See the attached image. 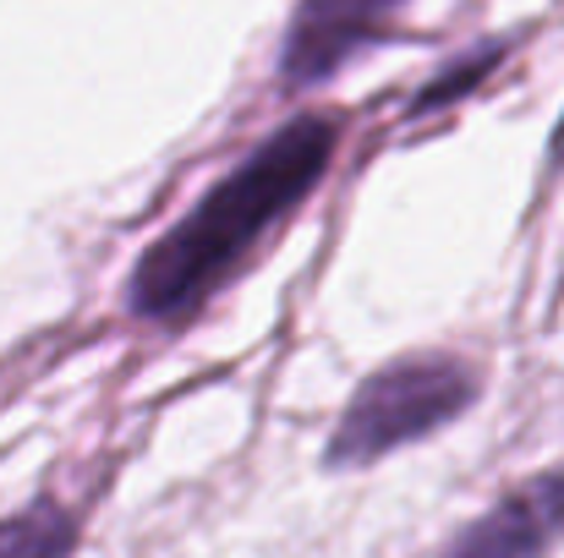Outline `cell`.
Segmentation results:
<instances>
[{
  "label": "cell",
  "instance_id": "obj_7",
  "mask_svg": "<svg viewBox=\"0 0 564 558\" xmlns=\"http://www.w3.org/2000/svg\"><path fill=\"white\" fill-rule=\"evenodd\" d=\"M543 176L564 182V116H560V127H554V138H549V149H543Z\"/></svg>",
  "mask_w": 564,
  "mask_h": 558
},
{
  "label": "cell",
  "instance_id": "obj_6",
  "mask_svg": "<svg viewBox=\"0 0 564 558\" xmlns=\"http://www.w3.org/2000/svg\"><path fill=\"white\" fill-rule=\"evenodd\" d=\"M505 55V44H482V50H471V61H455V66H444V77L433 83V88H422L416 94V105H411V116H427V110H444L449 99H460V94H471L488 72H494V61Z\"/></svg>",
  "mask_w": 564,
  "mask_h": 558
},
{
  "label": "cell",
  "instance_id": "obj_5",
  "mask_svg": "<svg viewBox=\"0 0 564 558\" xmlns=\"http://www.w3.org/2000/svg\"><path fill=\"white\" fill-rule=\"evenodd\" d=\"M77 543H83V515L55 493H39L22 510L0 515V558H72Z\"/></svg>",
  "mask_w": 564,
  "mask_h": 558
},
{
  "label": "cell",
  "instance_id": "obj_4",
  "mask_svg": "<svg viewBox=\"0 0 564 558\" xmlns=\"http://www.w3.org/2000/svg\"><path fill=\"white\" fill-rule=\"evenodd\" d=\"M564 543V466H543L505 488L433 558H549Z\"/></svg>",
  "mask_w": 564,
  "mask_h": 558
},
{
  "label": "cell",
  "instance_id": "obj_1",
  "mask_svg": "<svg viewBox=\"0 0 564 558\" xmlns=\"http://www.w3.org/2000/svg\"><path fill=\"white\" fill-rule=\"evenodd\" d=\"M340 116L302 110L280 121L258 149H247L219 182L203 186V197L171 230H160L138 252L127 274V313L160 329L197 318L269 252V241L324 186L340 154Z\"/></svg>",
  "mask_w": 564,
  "mask_h": 558
},
{
  "label": "cell",
  "instance_id": "obj_2",
  "mask_svg": "<svg viewBox=\"0 0 564 558\" xmlns=\"http://www.w3.org/2000/svg\"><path fill=\"white\" fill-rule=\"evenodd\" d=\"M482 400V368L460 351H400L373 368L329 427L324 471H362L422 438H438Z\"/></svg>",
  "mask_w": 564,
  "mask_h": 558
},
{
  "label": "cell",
  "instance_id": "obj_3",
  "mask_svg": "<svg viewBox=\"0 0 564 558\" xmlns=\"http://www.w3.org/2000/svg\"><path fill=\"white\" fill-rule=\"evenodd\" d=\"M411 0H302L285 22L274 83L280 94H313L335 83L357 55L400 33V11Z\"/></svg>",
  "mask_w": 564,
  "mask_h": 558
}]
</instances>
